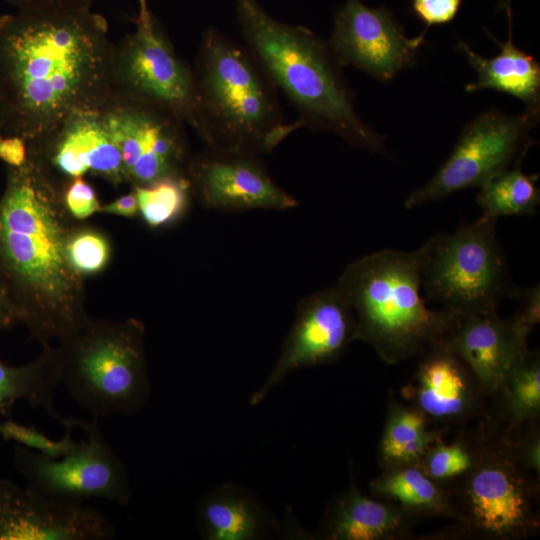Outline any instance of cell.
Instances as JSON below:
<instances>
[{"instance_id": "cell-24", "label": "cell", "mask_w": 540, "mask_h": 540, "mask_svg": "<svg viewBox=\"0 0 540 540\" xmlns=\"http://www.w3.org/2000/svg\"><path fill=\"white\" fill-rule=\"evenodd\" d=\"M370 488L375 495L398 503L403 510L451 517L467 524L464 515L451 505L436 480L419 464L388 467L371 481Z\"/></svg>"}, {"instance_id": "cell-20", "label": "cell", "mask_w": 540, "mask_h": 540, "mask_svg": "<svg viewBox=\"0 0 540 540\" xmlns=\"http://www.w3.org/2000/svg\"><path fill=\"white\" fill-rule=\"evenodd\" d=\"M196 520L206 540H255L279 529L277 519L252 492L226 483L197 504Z\"/></svg>"}, {"instance_id": "cell-10", "label": "cell", "mask_w": 540, "mask_h": 540, "mask_svg": "<svg viewBox=\"0 0 540 540\" xmlns=\"http://www.w3.org/2000/svg\"><path fill=\"white\" fill-rule=\"evenodd\" d=\"M540 110L516 116L487 110L467 123L452 152L434 176L405 200L407 209L434 202L469 187H481L495 175L522 160L532 144L529 133Z\"/></svg>"}, {"instance_id": "cell-11", "label": "cell", "mask_w": 540, "mask_h": 540, "mask_svg": "<svg viewBox=\"0 0 540 540\" xmlns=\"http://www.w3.org/2000/svg\"><path fill=\"white\" fill-rule=\"evenodd\" d=\"M100 114L120 152L127 182L144 186L186 176L192 155L181 119L151 103L116 94Z\"/></svg>"}, {"instance_id": "cell-17", "label": "cell", "mask_w": 540, "mask_h": 540, "mask_svg": "<svg viewBox=\"0 0 540 540\" xmlns=\"http://www.w3.org/2000/svg\"><path fill=\"white\" fill-rule=\"evenodd\" d=\"M528 334L497 310L459 314L436 345L457 355L481 387L500 391L511 371L529 353Z\"/></svg>"}, {"instance_id": "cell-29", "label": "cell", "mask_w": 540, "mask_h": 540, "mask_svg": "<svg viewBox=\"0 0 540 540\" xmlns=\"http://www.w3.org/2000/svg\"><path fill=\"white\" fill-rule=\"evenodd\" d=\"M57 420L65 427L64 436L58 440L47 437L33 425H24L9 417L0 422V436L4 441H13L46 457L57 459L78 445L72 438V418L59 416Z\"/></svg>"}, {"instance_id": "cell-40", "label": "cell", "mask_w": 540, "mask_h": 540, "mask_svg": "<svg viewBox=\"0 0 540 540\" xmlns=\"http://www.w3.org/2000/svg\"><path fill=\"white\" fill-rule=\"evenodd\" d=\"M511 2L512 0H498V10H506Z\"/></svg>"}, {"instance_id": "cell-6", "label": "cell", "mask_w": 540, "mask_h": 540, "mask_svg": "<svg viewBox=\"0 0 540 540\" xmlns=\"http://www.w3.org/2000/svg\"><path fill=\"white\" fill-rule=\"evenodd\" d=\"M144 329L136 321L93 322L63 343V384L93 418L138 413L150 397Z\"/></svg>"}, {"instance_id": "cell-4", "label": "cell", "mask_w": 540, "mask_h": 540, "mask_svg": "<svg viewBox=\"0 0 540 540\" xmlns=\"http://www.w3.org/2000/svg\"><path fill=\"white\" fill-rule=\"evenodd\" d=\"M424 250L385 249L349 264L336 286L351 305L356 340L395 364L435 347L458 313L435 310L421 296Z\"/></svg>"}, {"instance_id": "cell-21", "label": "cell", "mask_w": 540, "mask_h": 540, "mask_svg": "<svg viewBox=\"0 0 540 540\" xmlns=\"http://www.w3.org/2000/svg\"><path fill=\"white\" fill-rule=\"evenodd\" d=\"M506 13L508 38L505 42H500L486 31L501 49L497 56L484 58L474 52L467 43L458 42L456 49L466 56L477 73V80L467 84L465 90L471 93L494 89L523 101L526 109L540 110V65L533 56L514 44L510 7L506 9Z\"/></svg>"}, {"instance_id": "cell-5", "label": "cell", "mask_w": 540, "mask_h": 540, "mask_svg": "<svg viewBox=\"0 0 540 540\" xmlns=\"http://www.w3.org/2000/svg\"><path fill=\"white\" fill-rule=\"evenodd\" d=\"M192 70L206 146L271 153L300 128L286 121L277 88L247 47L217 30L202 36Z\"/></svg>"}, {"instance_id": "cell-26", "label": "cell", "mask_w": 540, "mask_h": 540, "mask_svg": "<svg viewBox=\"0 0 540 540\" xmlns=\"http://www.w3.org/2000/svg\"><path fill=\"white\" fill-rule=\"evenodd\" d=\"M537 180L538 174L525 173L519 160L483 184L476 202L484 214L495 219L534 215L540 203Z\"/></svg>"}, {"instance_id": "cell-34", "label": "cell", "mask_w": 540, "mask_h": 540, "mask_svg": "<svg viewBox=\"0 0 540 540\" xmlns=\"http://www.w3.org/2000/svg\"><path fill=\"white\" fill-rule=\"evenodd\" d=\"M522 306L512 319L514 325L528 335L540 321V288L535 285L520 293Z\"/></svg>"}, {"instance_id": "cell-7", "label": "cell", "mask_w": 540, "mask_h": 540, "mask_svg": "<svg viewBox=\"0 0 540 540\" xmlns=\"http://www.w3.org/2000/svg\"><path fill=\"white\" fill-rule=\"evenodd\" d=\"M496 221L483 213L454 233L431 237L422 245V288L442 309L458 314L497 310L508 280Z\"/></svg>"}, {"instance_id": "cell-13", "label": "cell", "mask_w": 540, "mask_h": 540, "mask_svg": "<svg viewBox=\"0 0 540 540\" xmlns=\"http://www.w3.org/2000/svg\"><path fill=\"white\" fill-rule=\"evenodd\" d=\"M354 340L355 315L336 285L305 297L298 303L276 364L250 404L262 402L290 372L336 360Z\"/></svg>"}, {"instance_id": "cell-16", "label": "cell", "mask_w": 540, "mask_h": 540, "mask_svg": "<svg viewBox=\"0 0 540 540\" xmlns=\"http://www.w3.org/2000/svg\"><path fill=\"white\" fill-rule=\"evenodd\" d=\"M114 525L99 510L57 501L0 479V540H109Z\"/></svg>"}, {"instance_id": "cell-1", "label": "cell", "mask_w": 540, "mask_h": 540, "mask_svg": "<svg viewBox=\"0 0 540 540\" xmlns=\"http://www.w3.org/2000/svg\"><path fill=\"white\" fill-rule=\"evenodd\" d=\"M115 45L91 8L16 11L0 17V126L37 141L112 95Z\"/></svg>"}, {"instance_id": "cell-23", "label": "cell", "mask_w": 540, "mask_h": 540, "mask_svg": "<svg viewBox=\"0 0 540 540\" xmlns=\"http://www.w3.org/2000/svg\"><path fill=\"white\" fill-rule=\"evenodd\" d=\"M34 361L8 365L0 359V415L8 418L17 401H26L33 408L42 407L54 419L59 418L54 405L56 388L62 378L61 347L48 344Z\"/></svg>"}, {"instance_id": "cell-31", "label": "cell", "mask_w": 540, "mask_h": 540, "mask_svg": "<svg viewBox=\"0 0 540 540\" xmlns=\"http://www.w3.org/2000/svg\"><path fill=\"white\" fill-rule=\"evenodd\" d=\"M475 461L461 443L444 444L439 439L429 448L419 465L432 479L448 480L467 473Z\"/></svg>"}, {"instance_id": "cell-14", "label": "cell", "mask_w": 540, "mask_h": 540, "mask_svg": "<svg viewBox=\"0 0 540 540\" xmlns=\"http://www.w3.org/2000/svg\"><path fill=\"white\" fill-rule=\"evenodd\" d=\"M424 33L408 38L385 7L346 0L338 9L328 42L341 67L353 66L379 81H389L416 60Z\"/></svg>"}, {"instance_id": "cell-38", "label": "cell", "mask_w": 540, "mask_h": 540, "mask_svg": "<svg viewBox=\"0 0 540 540\" xmlns=\"http://www.w3.org/2000/svg\"><path fill=\"white\" fill-rule=\"evenodd\" d=\"M520 461L529 469L539 473L540 467V441L538 436H533L532 439L525 444L522 450Z\"/></svg>"}, {"instance_id": "cell-30", "label": "cell", "mask_w": 540, "mask_h": 540, "mask_svg": "<svg viewBox=\"0 0 540 540\" xmlns=\"http://www.w3.org/2000/svg\"><path fill=\"white\" fill-rule=\"evenodd\" d=\"M67 255L74 270L82 275L100 272L110 258V245L105 236L94 230L72 232Z\"/></svg>"}, {"instance_id": "cell-41", "label": "cell", "mask_w": 540, "mask_h": 540, "mask_svg": "<svg viewBox=\"0 0 540 540\" xmlns=\"http://www.w3.org/2000/svg\"><path fill=\"white\" fill-rule=\"evenodd\" d=\"M1 135H2V134H1V126H0V136H1Z\"/></svg>"}, {"instance_id": "cell-39", "label": "cell", "mask_w": 540, "mask_h": 540, "mask_svg": "<svg viewBox=\"0 0 540 540\" xmlns=\"http://www.w3.org/2000/svg\"><path fill=\"white\" fill-rule=\"evenodd\" d=\"M17 322L18 316L12 303L0 289V329L11 328Z\"/></svg>"}, {"instance_id": "cell-32", "label": "cell", "mask_w": 540, "mask_h": 540, "mask_svg": "<svg viewBox=\"0 0 540 540\" xmlns=\"http://www.w3.org/2000/svg\"><path fill=\"white\" fill-rule=\"evenodd\" d=\"M66 210L77 219H85L100 210L94 188L83 177H75L63 191Z\"/></svg>"}, {"instance_id": "cell-8", "label": "cell", "mask_w": 540, "mask_h": 540, "mask_svg": "<svg viewBox=\"0 0 540 540\" xmlns=\"http://www.w3.org/2000/svg\"><path fill=\"white\" fill-rule=\"evenodd\" d=\"M136 29L114 47L112 94L167 110L189 125L204 142L193 70L177 55L145 3Z\"/></svg>"}, {"instance_id": "cell-35", "label": "cell", "mask_w": 540, "mask_h": 540, "mask_svg": "<svg viewBox=\"0 0 540 540\" xmlns=\"http://www.w3.org/2000/svg\"><path fill=\"white\" fill-rule=\"evenodd\" d=\"M16 11L78 10L91 8L94 0H4Z\"/></svg>"}, {"instance_id": "cell-27", "label": "cell", "mask_w": 540, "mask_h": 540, "mask_svg": "<svg viewBox=\"0 0 540 540\" xmlns=\"http://www.w3.org/2000/svg\"><path fill=\"white\" fill-rule=\"evenodd\" d=\"M138 209L151 227L176 221L185 211L191 185L186 176H169L144 186H134Z\"/></svg>"}, {"instance_id": "cell-9", "label": "cell", "mask_w": 540, "mask_h": 540, "mask_svg": "<svg viewBox=\"0 0 540 540\" xmlns=\"http://www.w3.org/2000/svg\"><path fill=\"white\" fill-rule=\"evenodd\" d=\"M74 426L85 430L88 440L66 455L53 459L29 448L15 445L14 467L26 487L54 500L81 505L103 499L121 506L132 497V487L124 463L106 440L98 419L72 418Z\"/></svg>"}, {"instance_id": "cell-3", "label": "cell", "mask_w": 540, "mask_h": 540, "mask_svg": "<svg viewBox=\"0 0 540 540\" xmlns=\"http://www.w3.org/2000/svg\"><path fill=\"white\" fill-rule=\"evenodd\" d=\"M245 46L298 113L300 127L332 132L349 144L385 152V138L361 120L328 43L309 29L280 22L258 0H236Z\"/></svg>"}, {"instance_id": "cell-18", "label": "cell", "mask_w": 540, "mask_h": 540, "mask_svg": "<svg viewBox=\"0 0 540 540\" xmlns=\"http://www.w3.org/2000/svg\"><path fill=\"white\" fill-rule=\"evenodd\" d=\"M26 144L55 176L71 180L90 173L114 185L127 182L120 152L100 111L73 114L45 137Z\"/></svg>"}, {"instance_id": "cell-37", "label": "cell", "mask_w": 540, "mask_h": 540, "mask_svg": "<svg viewBox=\"0 0 540 540\" xmlns=\"http://www.w3.org/2000/svg\"><path fill=\"white\" fill-rule=\"evenodd\" d=\"M138 211V202L134 189L130 193L125 194L115 199L114 201L101 206L99 210V212L129 218L134 217L138 213Z\"/></svg>"}, {"instance_id": "cell-22", "label": "cell", "mask_w": 540, "mask_h": 540, "mask_svg": "<svg viewBox=\"0 0 540 540\" xmlns=\"http://www.w3.org/2000/svg\"><path fill=\"white\" fill-rule=\"evenodd\" d=\"M404 510L362 494L352 481L330 503L321 524V534L331 540H383L402 534Z\"/></svg>"}, {"instance_id": "cell-33", "label": "cell", "mask_w": 540, "mask_h": 540, "mask_svg": "<svg viewBox=\"0 0 540 540\" xmlns=\"http://www.w3.org/2000/svg\"><path fill=\"white\" fill-rule=\"evenodd\" d=\"M462 0H412L415 15L426 28L451 22L458 13Z\"/></svg>"}, {"instance_id": "cell-36", "label": "cell", "mask_w": 540, "mask_h": 540, "mask_svg": "<svg viewBox=\"0 0 540 540\" xmlns=\"http://www.w3.org/2000/svg\"><path fill=\"white\" fill-rule=\"evenodd\" d=\"M27 159V144L17 136H0V160L7 166H21Z\"/></svg>"}, {"instance_id": "cell-28", "label": "cell", "mask_w": 540, "mask_h": 540, "mask_svg": "<svg viewBox=\"0 0 540 540\" xmlns=\"http://www.w3.org/2000/svg\"><path fill=\"white\" fill-rule=\"evenodd\" d=\"M500 391H504L505 410L512 426L536 417L540 410L538 357L529 352L511 371Z\"/></svg>"}, {"instance_id": "cell-12", "label": "cell", "mask_w": 540, "mask_h": 540, "mask_svg": "<svg viewBox=\"0 0 540 540\" xmlns=\"http://www.w3.org/2000/svg\"><path fill=\"white\" fill-rule=\"evenodd\" d=\"M186 177L192 193L211 210H289L298 205L271 178L259 155L246 151L206 146L191 157Z\"/></svg>"}, {"instance_id": "cell-2", "label": "cell", "mask_w": 540, "mask_h": 540, "mask_svg": "<svg viewBox=\"0 0 540 540\" xmlns=\"http://www.w3.org/2000/svg\"><path fill=\"white\" fill-rule=\"evenodd\" d=\"M57 176L33 151L7 166L0 197V289L18 321L44 345L67 343L89 324L82 306L81 275L69 262L70 230Z\"/></svg>"}, {"instance_id": "cell-19", "label": "cell", "mask_w": 540, "mask_h": 540, "mask_svg": "<svg viewBox=\"0 0 540 540\" xmlns=\"http://www.w3.org/2000/svg\"><path fill=\"white\" fill-rule=\"evenodd\" d=\"M470 374L457 355L435 346L420 363L415 384L406 393L426 417L457 420L468 415L475 403Z\"/></svg>"}, {"instance_id": "cell-15", "label": "cell", "mask_w": 540, "mask_h": 540, "mask_svg": "<svg viewBox=\"0 0 540 540\" xmlns=\"http://www.w3.org/2000/svg\"><path fill=\"white\" fill-rule=\"evenodd\" d=\"M467 473V525L500 538L525 536L536 527L530 489L512 453H486Z\"/></svg>"}, {"instance_id": "cell-25", "label": "cell", "mask_w": 540, "mask_h": 540, "mask_svg": "<svg viewBox=\"0 0 540 540\" xmlns=\"http://www.w3.org/2000/svg\"><path fill=\"white\" fill-rule=\"evenodd\" d=\"M438 439L428 429L427 417L420 410L393 404L380 441L379 457L386 468L419 464Z\"/></svg>"}]
</instances>
